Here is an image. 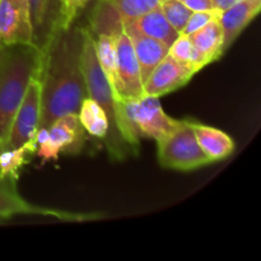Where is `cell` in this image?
<instances>
[{"label":"cell","mask_w":261,"mask_h":261,"mask_svg":"<svg viewBox=\"0 0 261 261\" xmlns=\"http://www.w3.org/2000/svg\"><path fill=\"white\" fill-rule=\"evenodd\" d=\"M115 46L119 103L125 99L139 98L144 96V82L140 73L139 63L132 40L122 27V23L115 32Z\"/></svg>","instance_id":"cell-7"},{"label":"cell","mask_w":261,"mask_h":261,"mask_svg":"<svg viewBox=\"0 0 261 261\" xmlns=\"http://www.w3.org/2000/svg\"><path fill=\"white\" fill-rule=\"evenodd\" d=\"M42 48L38 45L0 46V149L31 79L40 75Z\"/></svg>","instance_id":"cell-2"},{"label":"cell","mask_w":261,"mask_h":261,"mask_svg":"<svg viewBox=\"0 0 261 261\" xmlns=\"http://www.w3.org/2000/svg\"><path fill=\"white\" fill-rule=\"evenodd\" d=\"M201 150L212 162L226 160L234 152V142L228 134L214 126L190 121Z\"/></svg>","instance_id":"cell-15"},{"label":"cell","mask_w":261,"mask_h":261,"mask_svg":"<svg viewBox=\"0 0 261 261\" xmlns=\"http://www.w3.org/2000/svg\"><path fill=\"white\" fill-rule=\"evenodd\" d=\"M181 122L182 120H176L166 114L160 97L144 94L119 103L117 127L134 155L138 154L140 139L147 138L160 142L175 132Z\"/></svg>","instance_id":"cell-3"},{"label":"cell","mask_w":261,"mask_h":261,"mask_svg":"<svg viewBox=\"0 0 261 261\" xmlns=\"http://www.w3.org/2000/svg\"><path fill=\"white\" fill-rule=\"evenodd\" d=\"M36 153L35 138L17 148H4L0 150V178L17 181L19 171L28 162V157Z\"/></svg>","instance_id":"cell-20"},{"label":"cell","mask_w":261,"mask_h":261,"mask_svg":"<svg viewBox=\"0 0 261 261\" xmlns=\"http://www.w3.org/2000/svg\"><path fill=\"white\" fill-rule=\"evenodd\" d=\"M78 119L84 132L98 139L105 140L109 134V119L105 110L91 97L82 101L78 110Z\"/></svg>","instance_id":"cell-18"},{"label":"cell","mask_w":261,"mask_h":261,"mask_svg":"<svg viewBox=\"0 0 261 261\" xmlns=\"http://www.w3.org/2000/svg\"><path fill=\"white\" fill-rule=\"evenodd\" d=\"M194 47L198 51L204 65H209L213 61L218 60L224 54L223 50V31H222L219 18L213 19L198 30L196 32L189 35Z\"/></svg>","instance_id":"cell-17"},{"label":"cell","mask_w":261,"mask_h":261,"mask_svg":"<svg viewBox=\"0 0 261 261\" xmlns=\"http://www.w3.org/2000/svg\"><path fill=\"white\" fill-rule=\"evenodd\" d=\"M35 143H36V153L37 157L40 158L42 165L50 162V161H59L60 153L56 150L54 147L53 142L50 139V134H48L47 127H38L37 133L35 135Z\"/></svg>","instance_id":"cell-24"},{"label":"cell","mask_w":261,"mask_h":261,"mask_svg":"<svg viewBox=\"0 0 261 261\" xmlns=\"http://www.w3.org/2000/svg\"><path fill=\"white\" fill-rule=\"evenodd\" d=\"M126 23L139 33L153 38V40L160 41L167 47H170L173 41L180 35L171 25V23L166 19L165 14L160 7L135 18V19L127 20Z\"/></svg>","instance_id":"cell-16"},{"label":"cell","mask_w":261,"mask_h":261,"mask_svg":"<svg viewBox=\"0 0 261 261\" xmlns=\"http://www.w3.org/2000/svg\"><path fill=\"white\" fill-rule=\"evenodd\" d=\"M50 139L59 153H76L84 143V129L79 122L78 114L60 116L47 126Z\"/></svg>","instance_id":"cell-13"},{"label":"cell","mask_w":261,"mask_h":261,"mask_svg":"<svg viewBox=\"0 0 261 261\" xmlns=\"http://www.w3.org/2000/svg\"><path fill=\"white\" fill-rule=\"evenodd\" d=\"M82 27L61 28L53 24L42 45L40 79L42 114L40 127L66 114H78L87 97L82 71Z\"/></svg>","instance_id":"cell-1"},{"label":"cell","mask_w":261,"mask_h":261,"mask_svg":"<svg viewBox=\"0 0 261 261\" xmlns=\"http://www.w3.org/2000/svg\"><path fill=\"white\" fill-rule=\"evenodd\" d=\"M83 42H82V71L86 83L87 97L97 102L105 110L109 119V134L106 139V148L110 157L115 161H122L130 154H134L124 139L121 138L117 127L119 122V103L114 96L109 81L105 76L94 51V38L88 27H82Z\"/></svg>","instance_id":"cell-4"},{"label":"cell","mask_w":261,"mask_h":261,"mask_svg":"<svg viewBox=\"0 0 261 261\" xmlns=\"http://www.w3.org/2000/svg\"><path fill=\"white\" fill-rule=\"evenodd\" d=\"M240 2H242V0H212L214 9L219 10L221 13L227 10L228 8L233 7L234 4H237V3Z\"/></svg>","instance_id":"cell-27"},{"label":"cell","mask_w":261,"mask_h":261,"mask_svg":"<svg viewBox=\"0 0 261 261\" xmlns=\"http://www.w3.org/2000/svg\"><path fill=\"white\" fill-rule=\"evenodd\" d=\"M195 74L167 54L144 81V94L162 97L188 84Z\"/></svg>","instance_id":"cell-11"},{"label":"cell","mask_w":261,"mask_h":261,"mask_svg":"<svg viewBox=\"0 0 261 261\" xmlns=\"http://www.w3.org/2000/svg\"><path fill=\"white\" fill-rule=\"evenodd\" d=\"M15 216L50 217L63 222H87L103 218L99 213H75L35 205L20 196L17 190V181L10 178H0V222Z\"/></svg>","instance_id":"cell-6"},{"label":"cell","mask_w":261,"mask_h":261,"mask_svg":"<svg viewBox=\"0 0 261 261\" xmlns=\"http://www.w3.org/2000/svg\"><path fill=\"white\" fill-rule=\"evenodd\" d=\"M222 13L217 9H209V10H200V12H193L191 13L190 18L186 22L185 27H184L181 35L189 36L191 33L196 32L198 30H200L201 27H204L205 24H208L209 22H212L213 19L221 17Z\"/></svg>","instance_id":"cell-25"},{"label":"cell","mask_w":261,"mask_h":261,"mask_svg":"<svg viewBox=\"0 0 261 261\" xmlns=\"http://www.w3.org/2000/svg\"><path fill=\"white\" fill-rule=\"evenodd\" d=\"M89 3L91 0H60L58 19L54 24H58L61 28L71 27L73 24H75L78 17Z\"/></svg>","instance_id":"cell-23"},{"label":"cell","mask_w":261,"mask_h":261,"mask_svg":"<svg viewBox=\"0 0 261 261\" xmlns=\"http://www.w3.org/2000/svg\"><path fill=\"white\" fill-rule=\"evenodd\" d=\"M165 14L166 19L171 23L173 28L178 33L182 32L186 22L191 15V10L186 5H184L180 0H163L162 4L160 5Z\"/></svg>","instance_id":"cell-22"},{"label":"cell","mask_w":261,"mask_h":261,"mask_svg":"<svg viewBox=\"0 0 261 261\" xmlns=\"http://www.w3.org/2000/svg\"><path fill=\"white\" fill-rule=\"evenodd\" d=\"M180 2L184 5H186L191 12L213 9V3H212V0H180Z\"/></svg>","instance_id":"cell-26"},{"label":"cell","mask_w":261,"mask_h":261,"mask_svg":"<svg viewBox=\"0 0 261 261\" xmlns=\"http://www.w3.org/2000/svg\"><path fill=\"white\" fill-rule=\"evenodd\" d=\"M36 45L28 0H0V46Z\"/></svg>","instance_id":"cell-9"},{"label":"cell","mask_w":261,"mask_h":261,"mask_svg":"<svg viewBox=\"0 0 261 261\" xmlns=\"http://www.w3.org/2000/svg\"><path fill=\"white\" fill-rule=\"evenodd\" d=\"M0 150H2V149H0Z\"/></svg>","instance_id":"cell-28"},{"label":"cell","mask_w":261,"mask_h":261,"mask_svg":"<svg viewBox=\"0 0 261 261\" xmlns=\"http://www.w3.org/2000/svg\"><path fill=\"white\" fill-rule=\"evenodd\" d=\"M41 114H42L41 83L38 76H35L31 79L22 103L15 112L4 148H17L31 142L40 127Z\"/></svg>","instance_id":"cell-8"},{"label":"cell","mask_w":261,"mask_h":261,"mask_svg":"<svg viewBox=\"0 0 261 261\" xmlns=\"http://www.w3.org/2000/svg\"><path fill=\"white\" fill-rule=\"evenodd\" d=\"M28 4H30L31 14H32L36 45L40 46L41 36L45 35L43 37V42H45L51 25L58 19L60 0H28Z\"/></svg>","instance_id":"cell-19"},{"label":"cell","mask_w":261,"mask_h":261,"mask_svg":"<svg viewBox=\"0 0 261 261\" xmlns=\"http://www.w3.org/2000/svg\"><path fill=\"white\" fill-rule=\"evenodd\" d=\"M158 162L176 171H193L211 163L201 150L190 120H182L180 126L157 142Z\"/></svg>","instance_id":"cell-5"},{"label":"cell","mask_w":261,"mask_h":261,"mask_svg":"<svg viewBox=\"0 0 261 261\" xmlns=\"http://www.w3.org/2000/svg\"><path fill=\"white\" fill-rule=\"evenodd\" d=\"M168 55L180 64H182V65L188 66L189 69H191L195 73L205 68L189 36L180 33L178 37L172 42V45L168 47Z\"/></svg>","instance_id":"cell-21"},{"label":"cell","mask_w":261,"mask_h":261,"mask_svg":"<svg viewBox=\"0 0 261 261\" xmlns=\"http://www.w3.org/2000/svg\"><path fill=\"white\" fill-rule=\"evenodd\" d=\"M261 9V0H242L222 12L219 17L223 31V50L226 53L245 28L255 19Z\"/></svg>","instance_id":"cell-12"},{"label":"cell","mask_w":261,"mask_h":261,"mask_svg":"<svg viewBox=\"0 0 261 261\" xmlns=\"http://www.w3.org/2000/svg\"><path fill=\"white\" fill-rule=\"evenodd\" d=\"M121 23L132 40L133 47H134L135 55H137L138 63H139L143 82H144L152 73L153 69L167 56L168 47L160 41L153 40V38L139 33L126 22Z\"/></svg>","instance_id":"cell-14"},{"label":"cell","mask_w":261,"mask_h":261,"mask_svg":"<svg viewBox=\"0 0 261 261\" xmlns=\"http://www.w3.org/2000/svg\"><path fill=\"white\" fill-rule=\"evenodd\" d=\"M163 0H98L89 30L93 33L114 31L121 22L133 20L162 4Z\"/></svg>","instance_id":"cell-10"}]
</instances>
